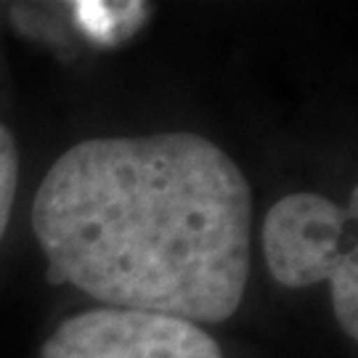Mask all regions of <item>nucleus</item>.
I'll list each match as a JSON object with an SVG mask.
<instances>
[{"label":"nucleus","instance_id":"3","mask_svg":"<svg viewBox=\"0 0 358 358\" xmlns=\"http://www.w3.org/2000/svg\"><path fill=\"white\" fill-rule=\"evenodd\" d=\"M43 358H223L215 340L192 321L93 308L66 319L40 348Z\"/></svg>","mask_w":358,"mask_h":358},{"label":"nucleus","instance_id":"2","mask_svg":"<svg viewBox=\"0 0 358 358\" xmlns=\"http://www.w3.org/2000/svg\"><path fill=\"white\" fill-rule=\"evenodd\" d=\"M353 217L321 194L300 192L279 199L263 220V255L273 282L284 289L313 284L332 287L340 329L358 337V250H340V236Z\"/></svg>","mask_w":358,"mask_h":358},{"label":"nucleus","instance_id":"1","mask_svg":"<svg viewBox=\"0 0 358 358\" xmlns=\"http://www.w3.org/2000/svg\"><path fill=\"white\" fill-rule=\"evenodd\" d=\"M32 231L51 284L106 308L220 324L250 279L252 192L196 133L88 138L45 173Z\"/></svg>","mask_w":358,"mask_h":358},{"label":"nucleus","instance_id":"4","mask_svg":"<svg viewBox=\"0 0 358 358\" xmlns=\"http://www.w3.org/2000/svg\"><path fill=\"white\" fill-rule=\"evenodd\" d=\"M16 186H19V152L11 130L0 125V242L8 231Z\"/></svg>","mask_w":358,"mask_h":358}]
</instances>
